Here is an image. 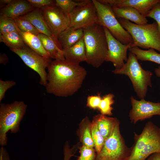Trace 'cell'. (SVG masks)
Instances as JSON below:
<instances>
[{"mask_svg":"<svg viewBox=\"0 0 160 160\" xmlns=\"http://www.w3.org/2000/svg\"><path fill=\"white\" fill-rule=\"evenodd\" d=\"M96 152L94 148L82 145L80 148V155L77 160H95Z\"/></svg>","mask_w":160,"mask_h":160,"instance_id":"4dcf8cb0","label":"cell"},{"mask_svg":"<svg viewBox=\"0 0 160 160\" xmlns=\"http://www.w3.org/2000/svg\"><path fill=\"white\" fill-rule=\"evenodd\" d=\"M117 121L110 136L105 140L100 152L97 154L95 160H125L129 155L130 148L125 144Z\"/></svg>","mask_w":160,"mask_h":160,"instance_id":"ba28073f","label":"cell"},{"mask_svg":"<svg viewBox=\"0 0 160 160\" xmlns=\"http://www.w3.org/2000/svg\"><path fill=\"white\" fill-rule=\"evenodd\" d=\"M19 17L29 21L41 33L49 36H53L50 29L45 20L40 9L37 8Z\"/></svg>","mask_w":160,"mask_h":160,"instance_id":"ac0fdd59","label":"cell"},{"mask_svg":"<svg viewBox=\"0 0 160 160\" xmlns=\"http://www.w3.org/2000/svg\"><path fill=\"white\" fill-rule=\"evenodd\" d=\"M91 123L87 117L82 121L79 128V135L80 141L82 145L94 148V145L92 139Z\"/></svg>","mask_w":160,"mask_h":160,"instance_id":"d4e9b609","label":"cell"},{"mask_svg":"<svg viewBox=\"0 0 160 160\" xmlns=\"http://www.w3.org/2000/svg\"><path fill=\"white\" fill-rule=\"evenodd\" d=\"M145 17L151 18L155 20L160 34V1L153 7Z\"/></svg>","mask_w":160,"mask_h":160,"instance_id":"1f68e13d","label":"cell"},{"mask_svg":"<svg viewBox=\"0 0 160 160\" xmlns=\"http://www.w3.org/2000/svg\"><path fill=\"white\" fill-rule=\"evenodd\" d=\"M40 9L53 36L55 38H57L61 32L69 27V15L55 4Z\"/></svg>","mask_w":160,"mask_h":160,"instance_id":"30bf717a","label":"cell"},{"mask_svg":"<svg viewBox=\"0 0 160 160\" xmlns=\"http://www.w3.org/2000/svg\"><path fill=\"white\" fill-rule=\"evenodd\" d=\"M0 41L10 49H20L25 46L22 37L17 32L0 35Z\"/></svg>","mask_w":160,"mask_h":160,"instance_id":"cb8c5ba5","label":"cell"},{"mask_svg":"<svg viewBox=\"0 0 160 160\" xmlns=\"http://www.w3.org/2000/svg\"><path fill=\"white\" fill-rule=\"evenodd\" d=\"M33 8L27 1L13 0L2 9L1 15L14 19L30 12Z\"/></svg>","mask_w":160,"mask_h":160,"instance_id":"9a60e30c","label":"cell"},{"mask_svg":"<svg viewBox=\"0 0 160 160\" xmlns=\"http://www.w3.org/2000/svg\"><path fill=\"white\" fill-rule=\"evenodd\" d=\"M147 160H160V153H156L151 155Z\"/></svg>","mask_w":160,"mask_h":160,"instance_id":"f35d334b","label":"cell"},{"mask_svg":"<svg viewBox=\"0 0 160 160\" xmlns=\"http://www.w3.org/2000/svg\"><path fill=\"white\" fill-rule=\"evenodd\" d=\"M154 71L156 75L160 78V66L156 68Z\"/></svg>","mask_w":160,"mask_h":160,"instance_id":"ab89813d","label":"cell"},{"mask_svg":"<svg viewBox=\"0 0 160 160\" xmlns=\"http://www.w3.org/2000/svg\"><path fill=\"white\" fill-rule=\"evenodd\" d=\"M17 28L18 32L25 43L30 48L44 57L50 58L49 53L44 49L37 35L29 33L22 32L19 29L17 26Z\"/></svg>","mask_w":160,"mask_h":160,"instance_id":"7402d4cb","label":"cell"},{"mask_svg":"<svg viewBox=\"0 0 160 160\" xmlns=\"http://www.w3.org/2000/svg\"><path fill=\"white\" fill-rule=\"evenodd\" d=\"M114 95L113 94L110 93L103 96L101 100L98 109L101 114L110 116L112 114V111L113 108L112 105L114 103Z\"/></svg>","mask_w":160,"mask_h":160,"instance_id":"4316f807","label":"cell"},{"mask_svg":"<svg viewBox=\"0 0 160 160\" xmlns=\"http://www.w3.org/2000/svg\"><path fill=\"white\" fill-rule=\"evenodd\" d=\"M37 36L51 59L54 60L65 59L64 51L57 38L53 36H49L41 33H39Z\"/></svg>","mask_w":160,"mask_h":160,"instance_id":"2e32d148","label":"cell"},{"mask_svg":"<svg viewBox=\"0 0 160 160\" xmlns=\"http://www.w3.org/2000/svg\"><path fill=\"white\" fill-rule=\"evenodd\" d=\"M47 68L46 92L58 97H67L76 93L81 87L87 73L79 64L65 59L54 60Z\"/></svg>","mask_w":160,"mask_h":160,"instance_id":"6da1fadb","label":"cell"},{"mask_svg":"<svg viewBox=\"0 0 160 160\" xmlns=\"http://www.w3.org/2000/svg\"><path fill=\"white\" fill-rule=\"evenodd\" d=\"M28 107L23 101H15L9 104L0 105V145H7V133H15L20 130V123Z\"/></svg>","mask_w":160,"mask_h":160,"instance_id":"8992f818","label":"cell"},{"mask_svg":"<svg viewBox=\"0 0 160 160\" xmlns=\"http://www.w3.org/2000/svg\"><path fill=\"white\" fill-rule=\"evenodd\" d=\"M91 1L80 0L77 1L71 0H56L55 2L57 6L69 15L76 7L85 4Z\"/></svg>","mask_w":160,"mask_h":160,"instance_id":"484cf974","label":"cell"},{"mask_svg":"<svg viewBox=\"0 0 160 160\" xmlns=\"http://www.w3.org/2000/svg\"><path fill=\"white\" fill-rule=\"evenodd\" d=\"M92 1L96 9L98 24L106 28L112 35L122 44L131 45L133 42L131 36L117 19L112 7L98 0H92Z\"/></svg>","mask_w":160,"mask_h":160,"instance_id":"52a82bcc","label":"cell"},{"mask_svg":"<svg viewBox=\"0 0 160 160\" xmlns=\"http://www.w3.org/2000/svg\"><path fill=\"white\" fill-rule=\"evenodd\" d=\"M86 60V62L98 68L105 61L108 51L104 27L97 23L83 29Z\"/></svg>","mask_w":160,"mask_h":160,"instance_id":"7a4b0ae2","label":"cell"},{"mask_svg":"<svg viewBox=\"0 0 160 160\" xmlns=\"http://www.w3.org/2000/svg\"><path fill=\"white\" fill-rule=\"evenodd\" d=\"M15 24L19 29L22 32L29 33L37 35L41 33L29 21L19 17L15 19Z\"/></svg>","mask_w":160,"mask_h":160,"instance_id":"f546056e","label":"cell"},{"mask_svg":"<svg viewBox=\"0 0 160 160\" xmlns=\"http://www.w3.org/2000/svg\"><path fill=\"white\" fill-rule=\"evenodd\" d=\"M128 50L135 55L138 60L151 61L160 64V53L154 49L144 50L135 47H130Z\"/></svg>","mask_w":160,"mask_h":160,"instance_id":"603a6c76","label":"cell"},{"mask_svg":"<svg viewBox=\"0 0 160 160\" xmlns=\"http://www.w3.org/2000/svg\"><path fill=\"white\" fill-rule=\"evenodd\" d=\"M16 82L13 80H0V102L4 98L5 93L9 89L15 86Z\"/></svg>","mask_w":160,"mask_h":160,"instance_id":"d6a6232c","label":"cell"},{"mask_svg":"<svg viewBox=\"0 0 160 160\" xmlns=\"http://www.w3.org/2000/svg\"><path fill=\"white\" fill-rule=\"evenodd\" d=\"M108 45L105 61L110 62L115 69L121 68L127 60V51L131 44L125 45L116 39L106 28L103 27Z\"/></svg>","mask_w":160,"mask_h":160,"instance_id":"7c38bea8","label":"cell"},{"mask_svg":"<svg viewBox=\"0 0 160 160\" xmlns=\"http://www.w3.org/2000/svg\"><path fill=\"white\" fill-rule=\"evenodd\" d=\"M0 160H11L8 152L2 146L0 148Z\"/></svg>","mask_w":160,"mask_h":160,"instance_id":"d590c367","label":"cell"},{"mask_svg":"<svg viewBox=\"0 0 160 160\" xmlns=\"http://www.w3.org/2000/svg\"><path fill=\"white\" fill-rule=\"evenodd\" d=\"M64 160H69L72 156V153L70 150L66 149H64Z\"/></svg>","mask_w":160,"mask_h":160,"instance_id":"74e56055","label":"cell"},{"mask_svg":"<svg viewBox=\"0 0 160 160\" xmlns=\"http://www.w3.org/2000/svg\"><path fill=\"white\" fill-rule=\"evenodd\" d=\"M9 59L8 57L5 54H0V64H5L8 62Z\"/></svg>","mask_w":160,"mask_h":160,"instance_id":"8d00e7d4","label":"cell"},{"mask_svg":"<svg viewBox=\"0 0 160 160\" xmlns=\"http://www.w3.org/2000/svg\"><path fill=\"white\" fill-rule=\"evenodd\" d=\"M118 120L116 118L109 117L101 114L95 116L92 121L105 140L111 134Z\"/></svg>","mask_w":160,"mask_h":160,"instance_id":"44dd1931","label":"cell"},{"mask_svg":"<svg viewBox=\"0 0 160 160\" xmlns=\"http://www.w3.org/2000/svg\"><path fill=\"white\" fill-rule=\"evenodd\" d=\"M69 15V27L75 29H84L94 23H98L96 9L92 0L76 7Z\"/></svg>","mask_w":160,"mask_h":160,"instance_id":"8fae6325","label":"cell"},{"mask_svg":"<svg viewBox=\"0 0 160 160\" xmlns=\"http://www.w3.org/2000/svg\"><path fill=\"white\" fill-rule=\"evenodd\" d=\"M100 2L111 7H131L137 10L146 16L149 12L160 0H98Z\"/></svg>","mask_w":160,"mask_h":160,"instance_id":"5bb4252c","label":"cell"},{"mask_svg":"<svg viewBox=\"0 0 160 160\" xmlns=\"http://www.w3.org/2000/svg\"><path fill=\"white\" fill-rule=\"evenodd\" d=\"M112 8L116 18L131 21L139 25L148 23V20L146 17L135 8L127 7L121 8L112 7Z\"/></svg>","mask_w":160,"mask_h":160,"instance_id":"d6986e66","label":"cell"},{"mask_svg":"<svg viewBox=\"0 0 160 160\" xmlns=\"http://www.w3.org/2000/svg\"><path fill=\"white\" fill-rule=\"evenodd\" d=\"M27 1L33 7L39 9L55 4V1L52 0H28Z\"/></svg>","mask_w":160,"mask_h":160,"instance_id":"e575fe53","label":"cell"},{"mask_svg":"<svg viewBox=\"0 0 160 160\" xmlns=\"http://www.w3.org/2000/svg\"><path fill=\"white\" fill-rule=\"evenodd\" d=\"M84 36L83 29H75L69 27L57 36L58 41L63 50L68 48L77 43Z\"/></svg>","mask_w":160,"mask_h":160,"instance_id":"e0dca14e","label":"cell"},{"mask_svg":"<svg viewBox=\"0 0 160 160\" xmlns=\"http://www.w3.org/2000/svg\"><path fill=\"white\" fill-rule=\"evenodd\" d=\"M0 2L4 4H6L7 5H8L12 2V0H1Z\"/></svg>","mask_w":160,"mask_h":160,"instance_id":"60d3db41","label":"cell"},{"mask_svg":"<svg viewBox=\"0 0 160 160\" xmlns=\"http://www.w3.org/2000/svg\"><path fill=\"white\" fill-rule=\"evenodd\" d=\"M17 32L16 25L14 19L0 15V34L12 32Z\"/></svg>","mask_w":160,"mask_h":160,"instance_id":"f1b7e54d","label":"cell"},{"mask_svg":"<svg viewBox=\"0 0 160 160\" xmlns=\"http://www.w3.org/2000/svg\"><path fill=\"white\" fill-rule=\"evenodd\" d=\"M91 130L94 147L97 154L101 150L105 140L98 130L96 124L93 121L91 123Z\"/></svg>","mask_w":160,"mask_h":160,"instance_id":"83f0119b","label":"cell"},{"mask_svg":"<svg viewBox=\"0 0 160 160\" xmlns=\"http://www.w3.org/2000/svg\"><path fill=\"white\" fill-rule=\"evenodd\" d=\"M10 49L18 55L27 66L38 74L40 84L45 87L47 82L46 69L52 62L51 58L44 57L26 46L20 49Z\"/></svg>","mask_w":160,"mask_h":160,"instance_id":"9c48e42d","label":"cell"},{"mask_svg":"<svg viewBox=\"0 0 160 160\" xmlns=\"http://www.w3.org/2000/svg\"><path fill=\"white\" fill-rule=\"evenodd\" d=\"M63 51L65 58L67 60L79 64L86 61V51L84 37L76 44Z\"/></svg>","mask_w":160,"mask_h":160,"instance_id":"ffe728a7","label":"cell"},{"mask_svg":"<svg viewBox=\"0 0 160 160\" xmlns=\"http://www.w3.org/2000/svg\"><path fill=\"white\" fill-rule=\"evenodd\" d=\"M112 72L115 74L127 76L135 92L140 100L144 99L146 96L148 87H152L151 81L152 73L143 69L135 55L130 52L129 53L127 61L122 67L120 69H115Z\"/></svg>","mask_w":160,"mask_h":160,"instance_id":"5b68a950","label":"cell"},{"mask_svg":"<svg viewBox=\"0 0 160 160\" xmlns=\"http://www.w3.org/2000/svg\"><path fill=\"white\" fill-rule=\"evenodd\" d=\"M101 98L99 93L97 95L89 96L87 99V106L91 109H98Z\"/></svg>","mask_w":160,"mask_h":160,"instance_id":"836d02e7","label":"cell"},{"mask_svg":"<svg viewBox=\"0 0 160 160\" xmlns=\"http://www.w3.org/2000/svg\"><path fill=\"white\" fill-rule=\"evenodd\" d=\"M123 27L130 34L133 42L130 47L153 49L160 52V34L156 21L139 25L123 18L118 20Z\"/></svg>","mask_w":160,"mask_h":160,"instance_id":"277c9868","label":"cell"},{"mask_svg":"<svg viewBox=\"0 0 160 160\" xmlns=\"http://www.w3.org/2000/svg\"><path fill=\"white\" fill-rule=\"evenodd\" d=\"M134 142L125 160H145L153 153H160V128L151 121L146 123L140 134L134 132Z\"/></svg>","mask_w":160,"mask_h":160,"instance_id":"3957f363","label":"cell"},{"mask_svg":"<svg viewBox=\"0 0 160 160\" xmlns=\"http://www.w3.org/2000/svg\"><path fill=\"white\" fill-rule=\"evenodd\" d=\"M132 108L129 113L132 123L149 119L155 115H160V102L154 103L144 99L138 100L133 96L130 97Z\"/></svg>","mask_w":160,"mask_h":160,"instance_id":"4fadbf2b","label":"cell"}]
</instances>
